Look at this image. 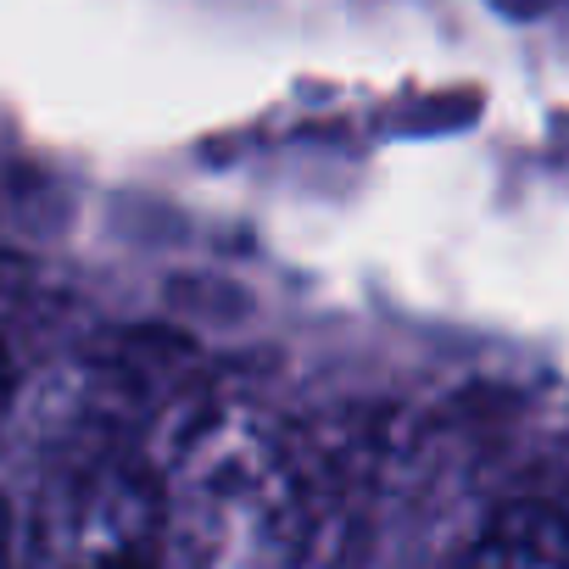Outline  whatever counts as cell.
<instances>
[{
	"instance_id": "obj_1",
	"label": "cell",
	"mask_w": 569,
	"mask_h": 569,
	"mask_svg": "<svg viewBox=\"0 0 569 569\" xmlns=\"http://www.w3.org/2000/svg\"><path fill=\"white\" fill-rule=\"evenodd\" d=\"M168 569H284L308 536L302 452L268 413H201L162 475Z\"/></svg>"
},
{
	"instance_id": "obj_2",
	"label": "cell",
	"mask_w": 569,
	"mask_h": 569,
	"mask_svg": "<svg viewBox=\"0 0 569 569\" xmlns=\"http://www.w3.org/2000/svg\"><path fill=\"white\" fill-rule=\"evenodd\" d=\"M18 569H168L162 491L123 458H96L46 486Z\"/></svg>"
},
{
	"instance_id": "obj_3",
	"label": "cell",
	"mask_w": 569,
	"mask_h": 569,
	"mask_svg": "<svg viewBox=\"0 0 569 569\" xmlns=\"http://www.w3.org/2000/svg\"><path fill=\"white\" fill-rule=\"evenodd\" d=\"M452 569H569V513L536 497L502 502Z\"/></svg>"
},
{
	"instance_id": "obj_4",
	"label": "cell",
	"mask_w": 569,
	"mask_h": 569,
	"mask_svg": "<svg viewBox=\"0 0 569 569\" xmlns=\"http://www.w3.org/2000/svg\"><path fill=\"white\" fill-rule=\"evenodd\" d=\"M0 569H12V536H7V513H0Z\"/></svg>"
},
{
	"instance_id": "obj_5",
	"label": "cell",
	"mask_w": 569,
	"mask_h": 569,
	"mask_svg": "<svg viewBox=\"0 0 569 569\" xmlns=\"http://www.w3.org/2000/svg\"><path fill=\"white\" fill-rule=\"evenodd\" d=\"M7 380H12V369H7V352H0V397H7Z\"/></svg>"
}]
</instances>
